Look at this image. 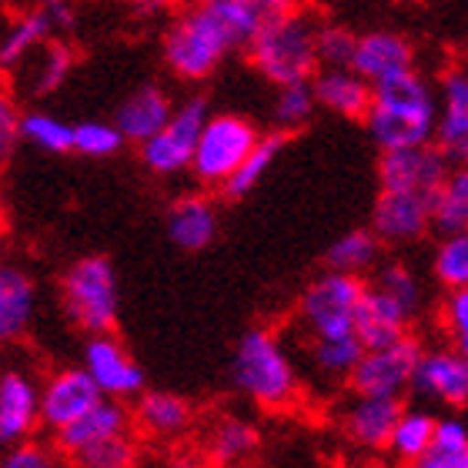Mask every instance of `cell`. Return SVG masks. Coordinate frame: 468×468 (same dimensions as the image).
<instances>
[{
    "mask_svg": "<svg viewBox=\"0 0 468 468\" xmlns=\"http://www.w3.org/2000/svg\"><path fill=\"white\" fill-rule=\"evenodd\" d=\"M365 124L381 151L431 144V137L439 131V108H435L429 84L415 70H405L399 78L375 84V104Z\"/></svg>",
    "mask_w": 468,
    "mask_h": 468,
    "instance_id": "6da1fadb",
    "label": "cell"
},
{
    "mask_svg": "<svg viewBox=\"0 0 468 468\" xmlns=\"http://www.w3.org/2000/svg\"><path fill=\"white\" fill-rule=\"evenodd\" d=\"M318 27L312 14L292 10L284 17L264 20L258 37L248 44L254 70L271 84H294V80H314L318 74Z\"/></svg>",
    "mask_w": 468,
    "mask_h": 468,
    "instance_id": "7a4b0ae2",
    "label": "cell"
},
{
    "mask_svg": "<svg viewBox=\"0 0 468 468\" xmlns=\"http://www.w3.org/2000/svg\"><path fill=\"white\" fill-rule=\"evenodd\" d=\"M231 375L238 391L264 411L292 409L298 399V371H294L284 345L278 342V335L268 328H251L238 342Z\"/></svg>",
    "mask_w": 468,
    "mask_h": 468,
    "instance_id": "3957f363",
    "label": "cell"
},
{
    "mask_svg": "<svg viewBox=\"0 0 468 468\" xmlns=\"http://www.w3.org/2000/svg\"><path fill=\"white\" fill-rule=\"evenodd\" d=\"M64 312L80 332L88 335H108L117 324V274L114 264L108 258H80L78 264H70V271L64 274Z\"/></svg>",
    "mask_w": 468,
    "mask_h": 468,
    "instance_id": "277c9868",
    "label": "cell"
},
{
    "mask_svg": "<svg viewBox=\"0 0 468 468\" xmlns=\"http://www.w3.org/2000/svg\"><path fill=\"white\" fill-rule=\"evenodd\" d=\"M365 292L368 284L361 274L335 271V268L318 274L298 298V322L308 332V338L358 332V308Z\"/></svg>",
    "mask_w": 468,
    "mask_h": 468,
    "instance_id": "5b68a950",
    "label": "cell"
},
{
    "mask_svg": "<svg viewBox=\"0 0 468 468\" xmlns=\"http://www.w3.org/2000/svg\"><path fill=\"white\" fill-rule=\"evenodd\" d=\"M228 50H234V44L201 4L177 17L165 34V64L181 80H205L215 74Z\"/></svg>",
    "mask_w": 468,
    "mask_h": 468,
    "instance_id": "8992f818",
    "label": "cell"
},
{
    "mask_svg": "<svg viewBox=\"0 0 468 468\" xmlns=\"http://www.w3.org/2000/svg\"><path fill=\"white\" fill-rule=\"evenodd\" d=\"M261 141L258 127L241 114H215L207 117L201 141H197L191 175L207 187H225L231 175L248 161L254 144Z\"/></svg>",
    "mask_w": 468,
    "mask_h": 468,
    "instance_id": "52a82bcc",
    "label": "cell"
},
{
    "mask_svg": "<svg viewBox=\"0 0 468 468\" xmlns=\"http://www.w3.org/2000/svg\"><path fill=\"white\" fill-rule=\"evenodd\" d=\"M421 345L405 335L399 342L368 348L361 355L358 368L351 371L348 388L351 395H378V399H401L411 388L415 368L421 358Z\"/></svg>",
    "mask_w": 468,
    "mask_h": 468,
    "instance_id": "ba28073f",
    "label": "cell"
},
{
    "mask_svg": "<svg viewBox=\"0 0 468 468\" xmlns=\"http://www.w3.org/2000/svg\"><path fill=\"white\" fill-rule=\"evenodd\" d=\"M205 124H207L205 98H187L185 104H177L175 117L167 121L165 131L154 134L151 141H144V144H137L147 171H154V175H181V171H191V161H195L197 141H201Z\"/></svg>",
    "mask_w": 468,
    "mask_h": 468,
    "instance_id": "9c48e42d",
    "label": "cell"
},
{
    "mask_svg": "<svg viewBox=\"0 0 468 468\" xmlns=\"http://www.w3.org/2000/svg\"><path fill=\"white\" fill-rule=\"evenodd\" d=\"M449 157L441 154L439 144H411L381 151L378 181L388 191H419V195H439V187L449 177Z\"/></svg>",
    "mask_w": 468,
    "mask_h": 468,
    "instance_id": "30bf717a",
    "label": "cell"
},
{
    "mask_svg": "<svg viewBox=\"0 0 468 468\" xmlns=\"http://www.w3.org/2000/svg\"><path fill=\"white\" fill-rule=\"evenodd\" d=\"M101 399H108L101 385L90 378L88 368H68L50 375L40 388V425L48 431H60L84 411H90Z\"/></svg>",
    "mask_w": 468,
    "mask_h": 468,
    "instance_id": "8fae6325",
    "label": "cell"
},
{
    "mask_svg": "<svg viewBox=\"0 0 468 468\" xmlns=\"http://www.w3.org/2000/svg\"><path fill=\"white\" fill-rule=\"evenodd\" d=\"M431 195L381 187L371 207V228L385 244H411L431 228Z\"/></svg>",
    "mask_w": 468,
    "mask_h": 468,
    "instance_id": "7c38bea8",
    "label": "cell"
},
{
    "mask_svg": "<svg viewBox=\"0 0 468 468\" xmlns=\"http://www.w3.org/2000/svg\"><path fill=\"white\" fill-rule=\"evenodd\" d=\"M411 391L425 401H441L452 409L468 405V355L459 348L421 351Z\"/></svg>",
    "mask_w": 468,
    "mask_h": 468,
    "instance_id": "4fadbf2b",
    "label": "cell"
},
{
    "mask_svg": "<svg viewBox=\"0 0 468 468\" xmlns=\"http://www.w3.org/2000/svg\"><path fill=\"white\" fill-rule=\"evenodd\" d=\"M84 368L90 378L98 381L101 391L108 399H137L144 391V371L137 368V361L124 351V345L108 335H90L84 348Z\"/></svg>",
    "mask_w": 468,
    "mask_h": 468,
    "instance_id": "5bb4252c",
    "label": "cell"
},
{
    "mask_svg": "<svg viewBox=\"0 0 468 468\" xmlns=\"http://www.w3.org/2000/svg\"><path fill=\"white\" fill-rule=\"evenodd\" d=\"M401 399H378V395H355L342 411V435L365 452H388L391 431L401 419Z\"/></svg>",
    "mask_w": 468,
    "mask_h": 468,
    "instance_id": "9a60e30c",
    "label": "cell"
},
{
    "mask_svg": "<svg viewBox=\"0 0 468 468\" xmlns=\"http://www.w3.org/2000/svg\"><path fill=\"white\" fill-rule=\"evenodd\" d=\"M435 134L439 151L452 165H468V68H452L441 78V117Z\"/></svg>",
    "mask_w": 468,
    "mask_h": 468,
    "instance_id": "2e32d148",
    "label": "cell"
},
{
    "mask_svg": "<svg viewBox=\"0 0 468 468\" xmlns=\"http://www.w3.org/2000/svg\"><path fill=\"white\" fill-rule=\"evenodd\" d=\"M415 318L409 304H401L395 294L371 282L358 308V335L365 348H381L409 335V322Z\"/></svg>",
    "mask_w": 468,
    "mask_h": 468,
    "instance_id": "e0dca14e",
    "label": "cell"
},
{
    "mask_svg": "<svg viewBox=\"0 0 468 468\" xmlns=\"http://www.w3.org/2000/svg\"><path fill=\"white\" fill-rule=\"evenodd\" d=\"M355 70L371 84H381L388 78H399L405 70H415V48L395 30H371L358 37Z\"/></svg>",
    "mask_w": 468,
    "mask_h": 468,
    "instance_id": "ac0fdd59",
    "label": "cell"
},
{
    "mask_svg": "<svg viewBox=\"0 0 468 468\" xmlns=\"http://www.w3.org/2000/svg\"><path fill=\"white\" fill-rule=\"evenodd\" d=\"M314 94L324 111L351 121H365L375 104V84L355 68H322L314 74Z\"/></svg>",
    "mask_w": 468,
    "mask_h": 468,
    "instance_id": "d6986e66",
    "label": "cell"
},
{
    "mask_svg": "<svg viewBox=\"0 0 468 468\" xmlns=\"http://www.w3.org/2000/svg\"><path fill=\"white\" fill-rule=\"evenodd\" d=\"M124 431H127V411L121 405V399H101L80 419H74L60 431H54V441H58V452H64L68 459H78L80 452H88L90 445L114 439V435H124Z\"/></svg>",
    "mask_w": 468,
    "mask_h": 468,
    "instance_id": "ffe728a7",
    "label": "cell"
},
{
    "mask_svg": "<svg viewBox=\"0 0 468 468\" xmlns=\"http://www.w3.org/2000/svg\"><path fill=\"white\" fill-rule=\"evenodd\" d=\"M40 421V391L24 371H4L0 378V441L14 445L30 439Z\"/></svg>",
    "mask_w": 468,
    "mask_h": 468,
    "instance_id": "44dd1931",
    "label": "cell"
},
{
    "mask_svg": "<svg viewBox=\"0 0 468 468\" xmlns=\"http://www.w3.org/2000/svg\"><path fill=\"white\" fill-rule=\"evenodd\" d=\"M175 117V104L161 88H141L127 101H121V108L114 114V124L121 127V134L131 144H144L154 134H161L167 121Z\"/></svg>",
    "mask_w": 468,
    "mask_h": 468,
    "instance_id": "7402d4cb",
    "label": "cell"
},
{
    "mask_svg": "<svg viewBox=\"0 0 468 468\" xmlns=\"http://www.w3.org/2000/svg\"><path fill=\"white\" fill-rule=\"evenodd\" d=\"M218 234V211L201 195H185L167 207V238L181 251H205Z\"/></svg>",
    "mask_w": 468,
    "mask_h": 468,
    "instance_id": "603a6c76",
    "label": "cell"
},
{
    "mask_svg": "<svg viewBox=\"0 0 468 468\" xmlns=\"http://www.w3.org/2000/svg\"><path fill=\"white\" fill-rule=\"evenodd\" d=\"M34 318V282L27 271H20L14 264L0 268V338L14 342L30 328Z\"/></svg>",
    "mask_w": 468,
    "mask_h": 468,
    "instance_id": "cb8c5ba5",
    "label": "cell"
},
{
    "mask_svg": "<svg viewBox=\"0 0 468 468\" xmlns=\"http://www.w3.org/2000/svg\"><path fill=\"white\" fill-rule=\"evenodd\" d=\"M134 419L151 439H177L191 425V409L185 399H177L171 391H141Z\"/></svg>",
    "mask_w": 468,
    "mask_h": 468,
    "instance_id": "d4e9b609",
    "label": "cell"
},
{
    "mask_svg": "<svg viewBox=\"0 0 468 468\" xmlns=\"http://www.w3.org/2000/svg\"><path fill=\"white\" fill-rule=\"evenodd\" d=\"M365 342H361L358 332H345V335H322V338H312L308 345V358H312V368L328 381H348L351 371L358 368L361 355H365Z\"/></svg>",
    "mask_w": 468,
    "mask_h": 468,
    "instance_id": "484cf974",
    "label": "cell"
},
{
    "mask_svg": "<svg viewBox=\"0 0 468 468\" xmlns=\"http://www.w3.org/2000/svg\"><path fill=\"white\" fill-rule=\"evenodd\" d=\"M431 228L439 234L468 231V165L449 171L445 185L431 201Z\"/></svg>",
    "mask_w": 468,
    "mask_h": 468,
    "instance_id": "4316f807",
    "label": "cell"
},
{
    "mask_svg": "<svg viewBox=\"0 0 468 468\" xmlns=\"http://www.w3.org/2000/svg\"><path fill=\"white\" fill-rule=\"evenodd\" d=\"M381 238L375 228H355V231L342 234L338 241L328 248L324 261L335 271H351V274H365L371 271L381 258Z\"/></svg>",
    "mask_w": 468,
    "mask_h": 468,
    "instance_id": "83f0119b",
    "label": "cell"
},
{
    "mask_svg": "<svg viewBox=\"0 0 468 468\" xmlns=\"http://www.w3.org/2000/svg\"><path fill=\"white\" fill-rule=\"evenodd\" d=\"M435 429H439V419H431L429 411H401L399 425L391 431L388 452L401 465H419L425 459V452L431 449V441H435Z\"/></svg>",
    "mask_w": 468,
    "mask_h": 468,
    "instance_id": "f1b7e54d",
    "label": "cell"
},
{
    "mask_svg": "<svg viewBox=\"0 0 468 468\" xmlns=\"http://www.w3.org/2000/svg\"><path fill=\"white\" fill-rule=\"evenodd\" d=\"M50 34V24L44 17V10H30V14H20L14 24L4 34V44H0V68H20L24 60H30V54L37 48H44V37Z\"/></svg>",
    "mask_w": 468,
    "mask_h": 468,
    "instance_id": "f546056e",
    "label": "cell"
},
{
    "mask_svg": "<svg viewBox=\"0 0 468 468\" xmlns=\"http://www.w3.org/2000/svg\"><path fill=\"white\" fill-rule=\"evenodd\" d=\"M201 7L215 17L234 48H248L264 27V14L254 7V0H201Z\"/></svg>",
    "mask_w": 468,
    "mask_h": 468,
    "instance_id": "4dcf8cb0",
    "label": "cell"
},
{
    "mask_svg": "<svg viewBox=\"0 0 468 468\" xmlns=\"http://www.w3.org/2000/svg\"><path fill=\"white\" fill-rule=\"evenodd\" d=\"M284 144V131H274V134H264L258 144H254V151L248 154V161H244L238 171L231 175V181L225 185V195L228 197H244L251 195L254 187L261 185V177L268 175V167L278 161V151H282Z\"/></svg>",
    "mask_w": 468,
    "mask_h": 468,
    "instance_id": "1f68e13d",
    "label": "cell"
},
{
    "mask_svg": "<svg viewBox=\"0 0 468 468\" xmlns=\"http://www.w3.org/2000/svg\"><path fill=\"white\" fill-rule=\"evenodd\" d=\"M318 104V94H314V80H294V84H282L278 88V98H274V127L278 131H294V127L308 124V117L314 114Z\"/></svg>",
    "mask_w": 468,
    "mask_h": 468,
    "instance_id": "d6a6232c",
    "label": "cell"
},
{
    "mask_svg": "<svg viewBox=\"0 0 468 468\" xmlns=\"http://www.w3.org/2000/svg\"><path fill=\"white\" fill-rule=\"evenodd\" d=\"M419 468H468V429L455 419H439L435 441Z\"/></svg>",
    "mask_w": 468,
    "mask_h": 468,
    "instance_id": "836d02e7",
    "label": "cell"
},
{
    "mask_svg": "<svg viewBox=\"0 0 468 468\" xmlns=\"http://www.w3.org/2000/svg\"><path fill=\"white\" fill-rule=\"evenodd\" d=\"M20 141H27L48 154H64V151H74V127L54 114L30 111L20 117Z\"/></svg>",
    "mask_w": 468,
    "mask_h": 468,
    "instance_id": "e575fe53",
    "label": "cell"
},
{
    "mask_svg": "<svg viewBox=\"0 0 468 468\" xmlns=\"http://www.w3.org/2000/svg\"><path fill=\"white\" fill-rule=\"evenodd\" d=\"M70 64H74V58H70V50L64 48V44H44L27 70V80H30L27 90L30 94H37V98L54 94V90L68 80Z\"/></svg>",
    "mask_w": 468,
    "mask_h": 468,
    "instance_id": "d590c367",
    "label": "cell"
},
{
    "mask_svg": "<svg viewBox=\"0 0 468 468\" xmlns=\"http://www.w3.org/2000/svg\"><path fill=\"white\" fill-rule=\"evenodd\" d=\"M258 445V431L251 421L241 419H221L211 431V459L221 465H234V462L248 459Z\"/></svg>",
    "mask_w": 468,
    "mask_h": 468,
    "instance_id": "8d00e7d4",
    "label": "cell"
},
{
    "mask_svg": "<svg viewBox=\"0 0 468 468\" xmlns=\"http://www.w3.org/2000/svg\"><path fill=\"white\" fill-rule=\"evenodd\" d=\"M431 271L445 288H468V231L441 234V244L435 248Z\"/></svg>",
    "mask_w": 468,
    "mask_h": 468,
    "instance_id": "74e56055",
    "label": "cell"
},
{
    "mask_svg": "<svg viewBox=\"0 0 468 468\" xmlns=\"http://www.w3.org/2000/svg\"><path fill=\"white\" fill-rule=\"evenodd\" d=\"M358 54V34L342 24H322L318 27V64L322 68H355Z\"/></svg>",
    "mask_w": 468,
    "mask_h": 468,
    "instance_id": "f35d334b",
    "label": "cell"
},
{
    "mask_svg": "<svg viewBox=\"0 0 468 468\" xmlns=\"http://www.w3.org/2000/svg\"><path fill=\"white\" fill-rule=\"evenodd\" d=\"M127 137L121 134L117 124H104V121H88V124L74 127V151L84 157H111L121 151Z\"/></svg>",
    "mask_w": 468,
    "mask_h": 468,
    "instance_id": "ab89813d",
    "label": "cell"
},
{
    "mask_svg": "<svg viewBox=\"0 0 468 468\" xmlns=\"http://www.w3.org/2000/svg\"><path fill=\"white\" fill-rule=\"evenodd\" d=\"M375 284L378 288H385L388 294H395L401 304H409L411 312L419 314L421 308V282H419V274L411 271L409 264H385L378 274H375Z\"/></svg>",
    "mask_w": 468,
    "mask_h": 468,
    "instance_id": "60d3db41",
    "label": "cell"
},
{
    "mask_svg": "<svg viewBox=\"0 0 468 468\" xmlns=\"http://www.w3.org/2000/svg\"><path fill=\"white\" fill-rule=\"evenodd\" d=\"M78 465L84 468H127L131 462H134V441L124 435H114V439H104L98 441V445H90L88 452H80Z\"/></svg>",
    "mask_w": 468,
    "mask_h": 468,
    "instance_id": "b9f144b4",
    "label": "cell"
},
{
    "mask_svg": "<svg viewBox=\"0 0 468 468\" xmlns=\"http://www.w3.org/2000/svg\"><path fill=\"white\" fill-rule=\"evenodd\" d=\"M441 328L449 335L452 348L468 355V288H452L441 304Z\"/></svg>",
    "mask_w": 468,
    "mask_h": 468,
    "instance_id": "7bdbcfd3",
    "label": "cell"
},
{
    "mask_svg": "<svg viewBox=\"0 0 468 468\" xmlns=\"http://www.w3.org/2000/svg\"><path fill=\"white\" fill-rule=\"evenodd\" d=\"M50 465H54L50 452L40 441H30V439L14 441L7 459H4V468H50Z\"/></svg>",
    "mask_w": 468,
    "mask_h": 468,
    "instance_id": "ee69618b",
    "label": "cell"
},
{
    "mask_svg": "<svg viewBox=\"0 0 468 468\" xmlns=\"http://www.w3.org/2000/svg\"><path fill=\"white\" fill-rule=\"evenodd\" d=\"M40 10H44V17H48L50 30L74 27V4H70V0H40Z\"/></svg>",
    "mask_w": 468,
    "mask_h": 468,
    "instance_id": "f6af8a7d",
    "label": "cell"
},
{
    "mask_svg": "<svg viewBox=\"0 0 468 468\" xmlns=\"http://www.w3.org/2000/svg\"><path fill=\"white\" fill-rule=\"evenodd\" d=\"M20 137V117L14 114V108H10L7 101L0 104V144H4V154L10 151V144Z\"/></svg>",
    "mask_w": 468,
    "mask_h": 468,
    "instance_id": "bcb514c9",
    "label": "cell"
},
{
    "mask_svg": "<svg viewBox=\"0 0 468 468\" xmlns=\"http://www.w3.org/2000/svg\"><path fill=\"white\" fill-rule=\"evenodd\" d=\"M254 7L261 10L264 20H274V17H284V14L298 10V0H254Z\"/></svg>",
    "mask_w": 468,
    "mask_h": 468,
    "instance_id": "7dc6e473",
    "label": "cell"
},
{
    "mask_svg": "<svg viewBox=\"0 0 468 468\" xmlns=\"http://www.w3.org/2000/svg\"><path fill=\"white\" fill-rule=\"evenodd\" d=\"M131 10H134L137 17H161L165 10H171V0H131Z\"/></svg>",
    "mask_w": 468,
    "mask_h": 468,
    "instance_id": "c3c4849f",
    "label": "cell"
}]
</instances>
